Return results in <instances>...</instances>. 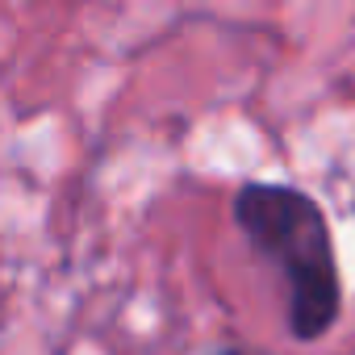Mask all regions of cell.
Instances as JSON below:
<instances>
[{
	"instance_id": "6da1fadb",
	"label": "cell",
	"mask_w": 355,
	"mask_h": 355,
	"mask_svg": "<svg viewBox=\"0 0 355 355\" xmlns=\"http://www.w3.org/2000/svg\"><path fill=\"white\" fill-rule=\"evenodd\" d=\"M230 218L247 247L280 276L288 334L322 343L343 318V272L318 197L280 180H247L230 201Z\"/></svg>"
},
{
	"instance_id": "7a4b0ae2",
	"label": "cell",
	"mask_w": 355,
	"mask_h": 355,
	"mask_svg": "<svg viewBox=\"0 0 355 355\" xmlns=\"http://www.w3.org/2000/svg\"><path fill=\"white\" fill-rule=\"evenodd\" d=\"M209 355H255V351H247V347H234V343H226V347H214Z\"/></svg>"
}]
</instances>
